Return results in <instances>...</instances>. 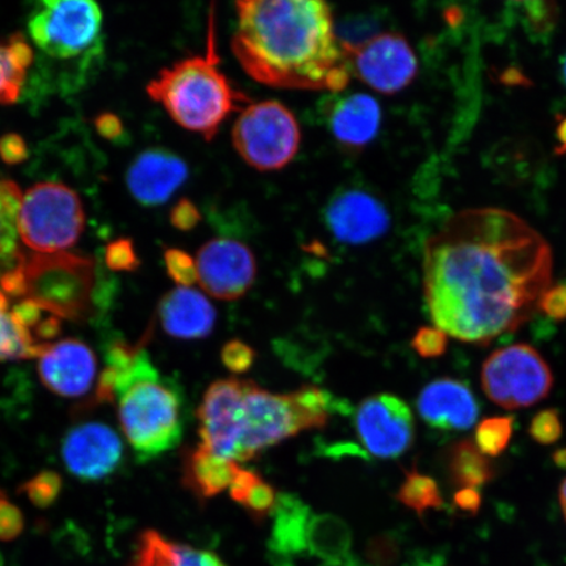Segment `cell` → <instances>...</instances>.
I'll return each instance as SVG.
<instances>
[{"label":"cell","mask_w":566,"mask_h":566,"mask_svg":"<svg viewBox=\"0 0 566 566\" xmlns=\"http://www.w3.org/2000/svg\"><path fill=\"white\" fill-rule=\"evenodd\" d=\"M552 252L511 211L457 212L423 250V294L434 327L486 345L530 321L552 282Z\"/></svg>","instance_id":"6da1fadb"},{"label":"cell","mask_w":566,"mask_h":566,"mask_svg":"<svg viewBox=\"0 0 566 566\" xmlns=\"http://www.w3.org/2000/svg\"><path fill=\"white\" fill-rule=\"evenodd\" d=\"M233 55L252 80L282 90L343 92L350 69L334 11L321 0H242Z\"/></svg>","instance_id":"7a4b0ae2"},{"label":"cell","mask_w":566,"mask_h":566,"mask_svg":"<svg viewBox=\"0 0 566 566\" xmlns=\"http://www.w3.org/2000/svg\"><path fill=\"white\" fill-rule=\"evenodd\" d=\"M337 408L334 396L315 386L273 394L251 380L221 379L198 407V433L216 455L248 462L302 431L327 427Z\"/></svg>","instance_id":"3957f363"},{"label":"cell","mask_w":566,"mask_h":566,"mask_svg":"<svg viewBox=\"0 0 566 566\" xmlns=\"http://www.w3.org/2000/svg\"><path fill=\"white\" fill-rule=\"evenodd\" d=\"M214 32L211 15L207 52L160 70L147 84L148 96L159 103L177 125L200 134L208 142L216 138L219 127L233 112L251 103L219 67Z\"/></svg>","instance_id":"277c9868"},{"label":"cell","mask_w":566,"mask_h":566,"mask_svg":"<svg viewBox=\"0 0 566 566\" xmlns=\"http://www.w3.org/2000/svg\"><path fill=\"white\" fill-rule=\"evenodd\" d=\"M117 401L119 424L139 460L157 458L181 441L179 389L160 377L146 349L133 369L118 379Z\"/></svg>","instance_id":"5b68a950"},{"label":"cell","mask_w":566,"mask_h":566,"mask_svg":"<svg viewBox=\"0 0 566 566\" xmlns=\"http://www.w3.org/2000/svg\"><path fill=\"white\" fill-rule=\"evenodd\" d=\"M28 295L60 318L82 322L95 298V261L70 252L33 253L24 258Z\"/></svg>","instance_id":"8992f818"},{"label":"cell","mask_w":566,"mask_h":566,"mask_svg":"<svg viewBox=\"0 0 566 566\" xmlns=\"http://www.w3.org/2000/svg\"><path fill=\"white\" fill-rule=\"evenodd\" d=\"M86 214L81 197L61 182H40L21 197L18 233L34 253H59L81 239Z\"/></svg>","instance_id":"52a82bcc"},{"label":"cell","mask_w":566,"mask_h":566,"mask_svg":"<svg viewBox=\"0 0 566 566\" xmlns=\"http://www.w3.org/2000/svg\"><path fill=\"white\" fill-rule=\"evenodd\" d=\"M232 145L248 166L261 172L280 171L301 147V126L294 113L277 101L250 103L232 126Z\"/></svg>","instance_id":"ba28073f"},{"label":"cell","mask_w":566,"mask_h":566,"mask_svg":"<svg viewBox=\"0 0 566 566\" xmlns=\"http://www.w3.org/2000/svg\"><path fill=\"white\" fill-rule=\"evenodd\" d=\"M102 27L101 7L88 0L38 3L28 21L35 46L60 61L101 53Z\"/></svg>","instance_id":"9c48e42d"},{"label":"cell","mask_w":566,"mask_h":566,"mask_svg":"<svg viewBox=\"0 0 566 566\" xmlns=\"http://www.w3.org/2000/svg\"><path fill=\"white\" fill-rule=\"evenodd\" d=\"M481 385L495 405L513 410L546 399L554 375L542 354L527 344L495 350L481 370Z\"/></svg>","instance_id":"30bf717a"},{"label":"cell","mask_w":566,"mask_h":566,"mask_svg":"<svg viewBox=\"0 0 566 566\" xmlns=\"http://www.w3.org/2000/svg\"><path fill=\"white\" fill-rule=\"evenodd\" d=\"M344 52L348 56L350 74L379 94H398L419 73L413 49L400 33L374 34Z\"/></svg>","instance_id":"8fae6325"},{"label":"cell","mask_w":566,"mask_h":566,"mask_svg":"<svg viewBox=\"0 0 566 566\" xmlns=\"http://www.w3.org/2000/svg\"><path fill=\"white\" fill-rule=\"evenodd\" d=\"M354 424L358 441L374 458L398 459L412 448V410L398 396L378 394L365 399L356 410Z\"/></svg>","instance_id":"7c38bea8"},{"label":"cell","mask_w":566,"mask_h":566,"mask_svg":"<svg viewBox=\"0 0 566 566\" xmlns=\"http://www.w3.org/2000/svg\"><path fill=\"white\" fill-rule=\"evenodd\" d=\"M198 282L212 298L237 301L253 285L258 261L250 247L230 238H214L196 254Z\"/></svg>","instance_id":"4fadbf2b"},{"label":"cell","mask_w":566,"mask_h":566,"mask_svg":"<svg viewBox=\"0 0 566 566\" xmlns=\"http://www.w3.org/2000/svg\"><path fill=\"white\" fill-rule=\"evenodd\" d=\"M325 228L338 243L363 245L384 237L391 224L386 203L365 187L338 189L325 205Z\"/></svg>","instance_id":"5bb4252c"},{"label":"cell","mask_w":566,"mask_h":566,"mask_svg":"<svg viewBox=\"0 0 566 566\" xmlns=\"http://www.w3.org/2000/svg\"><path fill=\"white\" fill-rule=\"evenodd\" d=\"M122 438L108 424L86 422L67 431L62 442V458L76 479L92 483L115 473L123 462Z\"/></svg>","instance_id":"9a60e30c"},{"label":"cell","mask_w":566,"mask_h":566,"mask_svg":"<svg viewBox=\"0 0 566 566\" xmlns=\"http://www.w3.org/2000/svg\"><path fill=\"white\" fill-rule=\"evenodd\" d=\"M96 357L86 343L66 338L49 346L39 360L42 385L62 398H82L96 377Z\"/></svg>","instance_id":"2e32d148"},{"label":"cell","mask_w":566,"mask_h":566,"mask_svg":"<svg viewBox=\"0 0 566 566\" xmlns=\"http://www.w3.org/2000/svg\"><path fill=\"white\" fill-rule=\"evenodd\" d=\"M186 161L166 148L155 147L140 153L126 174L127 189L144 207H159L188 180Z\"/></svg>","instance_id":"e0dca14e"},{"label":"cell","mask_w":566,"mask_h":566,"mask_svg":"<svg viewBox=\"0 0 566 566\" xmlns=\"http://www.w3.org/2000/svg\"><path fill=\"white\" fill-rule=\"evenodd\" d=\"M325 125L338 146L364 150L377 138L381 125L380 105L367 94H332L324 103Z\"/></svg>","instance_id":"ac0fdd59"},{"label":"cell","mask_w":566,"mask_h":566,"mask_svg":"<svg viewBox=\"0 0 566 566\" xmlns=\"http://www.w3.org/2000/svg\"><path fill=\"white\" fill-rule=\"evenodd\" d=\"M417 409L430 428L446 431L469 430L476 423L479 402L470 387L452 378H441L424 386Z\"/></svg>","instance_id":"d6986e66"},{"label":"cell","mask_w":566,"mask_h":566,"mask_svg":"<svg viewBox=\"0 0 566 566\" xmlns=\"http://www.w3.org/2000/svg\"><path fill=\"white\" fill-rule=\"evenodd\" d=\"M158 315L166 334L180 339L208 337L217 322L214 306L192 287H177L163 296Z\"/></svg>","instance_id":"ffe728a7"},{"label":"cell","mask_w":566,"mask_h":566,"mask_svg":"<svg viewBox=\"0 0 566 566\" xmlns=\"http://www.w3.org/2000/svg\"><path fill=\"white\" fill-rule=\"evenodd\" d=\"M240 467L233 460L214 454L202 444L182 454V485L200 501L216 497L228 490Z\"/></svg>","instance_id":"44dd1931"},{"label":"cell","mask_w":566,"mask_h":566,"mask_svg":"<svg viewBox=\"0 0 566 566\" xmlns=\"http://www.w3.org/2000/svg\"><path fill=\"white\" fill-rule=\"evenodd\" d=\"M129 566H226L209 551L196 549L167 539L157 531L139 536L136 554Z\"/></svg>","instance_id":"7402d4cb"},{"label":"cell","mask_w":566,"mask_h":566,"mask_svg":"<svg viewBox=\"0 0 566 566\" xmlns=\"http://www.w3.org/2000/svg\"><path fill=\"white\" fill-rule=\"evenodd\" d=\"M313 514L296 495L279 494L274 511L271 548L281 556L298 555L307 549V531Z\"/></svg>","instance_id":"603a6c76"},{"label":"cell","mask_w":566,"mask_h":566,"mask_svg":"<svg viewBox=\"0 0 566 566\" xmlns=\"http://www.w3.org/2000/svg\"><path fill=\"white\" fill-rule=\"evenodd\" d=\"M352 533L346 523L332 514L311 516L307 549L329 564H344L350 557Z\"/></svg>","instance_id":"cb8c5ba5"},{"label":"cell","mask_w":566,"mask_h":566,"mask_svg":"<svg viewBox=\"0 0 566 566\" xmlns=\"http://www.w3.org/2000/svg\"><path fill=\"white\" fill-rule=\"evenodd\" d=\"M451 483L459 486L478 490L490 483L494 478V467L490 459L471 441H460L451 446L446 455Z\"/></svg>","instance_id":"d4e9b609"},{"label":"cell","mask_w":566,"mask_h":566,"mask_svg":"<svg viewBox=\"0 0 566 566\" xmlns=\"http://www.w3.org/2000/svg\"><path fill=\"white\" fill-rule=\"evenodd\" d=\"M21 190L17 182L0 180V277L23 263L25 254L18 244V212Z\"/></svg>","instance_id":"484cf974"},{"label":"cell","mask_w":566,"mask_h":566,"mask_svg":"<svg viewBox=\"0 0 566 566\" xmlns=\"http://www.w3.org/2000/svg\"><path fill=\"white\" fill-rule=\"evenodd\" d=\"M51 344L35 342L30 329L12 322L10 314L0 311V363L3 360L40 358Z\"/></svg>","instance_id":"4316f807"},{"label":"cell","mask_w":566,"mask_h":566,"mask_svg":"<svg viewBox=\"0 0 566 566\" xmlns=\"http://www.w3.org/2000/svg\"><path fill=\"white\" fill-rule=\"evenodd\" d=\"M398 500L419 515L438 511L443 506L442 493L436 480L416 470L406 473L405 483L399 488Z\"/></svg>","instance_id":"83f0119b"},{"label":"cell","mask_w":566,"mask_h":566,"mask_svg":"<svg viewBox=\"0 0 566 566\" xmlns=\"http://www.w3.org/2000/svg\"><path fill=\"white\" fill-rule=\"evenodd\" d=\"M513 433V417H491L479 423L475 444L485 457H499L511 443Z\"/></svg>","instance_id":"f1b7e54d"},{"label":"cell","mask_w":566,"mask_h":566,"mask_svg":"<svg viewBox=\"0 0 566 566\" xmlns=\"http://www.w3.org/2000/svg\"><path fill=\"white\" fill-rule=\"evenodd\" d=\"M63 481L59 472L41 471L25 481L19 492L27 495L34 506L46 509L52 506L62 492Z\"/></svg>","instance_id":"f546056e"},{"label":"cell","mask_w":566,"mask_h":566,"mask_svg":"<svg viewBox=\"0 0 566 566\" xmlns=\"http://www.w3.org/2000/svg\"><path fill=\"white\" fill-rule=\"evenodd\" d=\"M27 71L12 61L9 48L0 45V104L18 102Z\"/></svg>","instance_id":"4dcf8cb0"},{"label":"cell","mask_w":566,"mask_h":566,"mask_svg":"<svg viewBox=\"0 0 566 566\" xmlns=\"http://www.w3.org/2000/svg\"><path fill=\"white\" fill-rule=\"evenodd\" d=\"M279 494L274 488L260 478L244 495L239 505L256 522L264 521L277 506Z\"/></svg>","instance_id":"1f68e13d"},{"label":"cell","mask_w":566,"mask_h":566,"mask_svg":"<svg viewBox=\"0 0 566 566\" xmlns=\"http://www.w3.org/2000/svg\"><path fill=\"white\" fill-rule=\"evenodd\" d=\"M169 279L179 287H192L198 282L196 259L179 248H169L165 253Z\"/></svg>","instance_id":"d6a6232c"},{"label":"cell","mask_w":566,"mask_h":566,"mask_svg":"<svg viewBox=\"0 0 566 566\" xmlns=\"http://www.w3.org/2000/svg\"><path fill=\"white\" fill-rule=\"evenodd\" d=\"M142 350H144L142 346L132 345L123 338L112 339V342L105 346V365L116 370L119 378H122L136 365Z\"/></svg>","instance_id":"836d02e7"},{"label":"cell","mask_w":566,"mask_h":566,"mask_svg":"<svg viewBox=\"0 0 566 566\" xmlns=\"http://www.w3.org/2000/svg\"><path fill=\"white\" fill-rule=\"evenodd\" d=\"M105 264L113 272H136L140 260L130 239H117L105 248Z\"/></svg>","instance_id":"e575fe53"},{"label":"cell","mask_w":566,"mask_h":566,"mask_svg":"<svg viewBox=\"0 0 566 566\" xmlns=\"http://www.w3.org/2000/svg\"><path fill=\"white\" fill-rule=\"evenodd\" d=\"M530 434L541 444H552L560 440L563 424L557 410L546 409L537 413L531 421Z\"/></svg>","instance_id":"d590c367"},{"label":"cell","mask_w":566,"mask_h":566,"mask_svg":"<svg viewBox=\"0 0 566 566\" xmlns=\"http://www.w3.org/2000/svg\"><path fill=\"white\" fill-rule=\"evenodd\" d=\"M410 345L422 358H438L448 349V335L437 327H422L416 332Z\"/></svg>","instance_id":"8d00e7d4"},{"label":"cell","mask_w":566,"mask_h":566,"mask_svg":"<svg viewBox=\"0 0 566 566\" xmlns=\"http://www.w3.org/2000/svg\"><path fill=\"white\" fill-rule=\"evenodd\" d=\"M258 354L252 346L240 342V339H231L224 344L221 358L222 363L231 373L243 374L251 369L256 360Z\"/></svg>","instance_id":"74e56055"},{"label":"cell","mask_w":566,"mask_h":566,"mask_svg":"<svg viewBox=\"0 0 566 566\" xmlns=\"http://www.w3.org/2000/svg\"><path fill=\"white\" fill-rule=\"evenodd\" d=\"M24 516L12 504L3 490H0V541L11 542L23 533Z\"/></svg>","instance_id":"f35d334b"},{"label":"cell","mask_w":566,"mask_h":566,"mask_svg":"<svg viewBox=\"0 0 566 566\" xmlns=\"http://www.w3.org/2000/svg\"><path fill=\"white\" fill-rule=\"evenodd\" d=\"M539 308L551 318L555 321H565L566 318V281L551 286L543 294L539 302Z\"/></svg>","instance_id":"ab89813d"},{"label":"cell","mask_w":566,"mask_h":566,"mask_svg":"<svg viewBox=\"0 0 566 566\" xmlns=\"http://www.w3.org/2000/svg\"><path fill=\"white\" fill-rule=\"evenodd\" d=\"M30 157L28 146L23 137L17 133L4 134L0 137V160L6 165H20Z\"/></svg>","instance_id":"60d3db41"},{"label":"cell","mask_w":566,"mask_h":566,"mask_svg":"<svg viewBox=\"0 0 566 566\" xmlns=\"http://www.w3.org/2000/svg\"><path fill=\"white\" fill-rule=\"evenodd\" d=\"M200 221V210L187 198H182V200L177 202L171 212H169V222L179 231L193 230Z\"/></svg>","instance_id":"b9f144b4"},{"label":"cell","mask_w":566,"mask_h":566,"mask_svg":"<svg viewBox=\"0 0 566 566\" xmlns=\"http://www.w3.org/2000/svg\"><path fill=\"white\" fill-rule=\"evenodd\" d=\"M119 375L116 370L106 367L98 377L95 401L97 405H113L117 400V384Z\"/></svg>","instance_id":"7bdbcfd3"},{"label":"cell","mask_w":566,"mask_h":566,"mask_svg":"<svg viewBox=\"0 0 566 566\" xmlns=\"http://www.w3.org/2000/svg\"><path fill=\"white\" fill-rule=\"evenodd\" d=\"M42 310L38 303L31 298L21 301L11 311L12 322L20 327L30 329L34 328L41 322Z\"/></svg>","instance_id":"ee69618b"},{"label":"cell","mask_w":566,"mask_h":566,"mask_svg":"<svg viewBox=\"0 0 566 566\" xmlns=\"http://www.w3.org/2000/svg\"><path fill=\"white\" fill-rule=\"evenodd\" d=\"M23 263L11 269V271L6 272L2 277H0V287H2V292L12 296V298H19V296L28 295V283Z\"/></svg>","instance_id":"f6af8a7d"},{"label":"cell","mask_w":566,"mask_h":566,"mask_svg":"<svg viewBox=\"0 0 566 566\" xmlns=\"http://www.w3.org/2000/svg\"><path fill=\"white\" fill-rule=\"evenodd\" d=\"M95 127L98 134L105 139L117 140L124 137L125 127L117 115L106 112L95 118Z\"/></svg>","instance_id":"bcb514c9"},{"label":"cell","mask_w":566,"mask_h":566,"mask_svg":"<svg viewBox=\"0 0 566 566\" xmlns=\"http://www.w3.org/2000/svg\"><path fill=\"white\" fill-rule=\"evenodd\" d=\"M9 48L11 59L17 63V66L27 71L33 62L32 46L28 44L23 34L15 33L7 44Z\"/></svg>","instance_id":"7dc6e473"},{"label":"cell","mask_w":566,"mask_h":566,"mask_svg":"<svg viewBox=\"0 0 566 566\" xmlns=\"http://www.w3.org/2000/svg\"><path fill=\"white\" fill-rule=\"evenodd\" d=\"M260 478L261 476L256 472L240 469L230 486L231 499L235 501L237 504H240L244 499V495Z\"/></svg>","instance_id":"c3c4849f"},{"label":"cell","mask_w":566,"mask_h":566,"mask_svg":"<svg viewBox=\"0 0 566 566\" xmlns=\"http://www.w3.org/2000/svg\"><path fill=\"white\" fill-rule=\"evenodd\" d=\"M455 505L465 513L475 514L481 506V494L472 488L459 490L455 494Z\"/></svg>","instance_id":"681fc988"},{"label":"cell","mask_w":566,"mask_h":566,"mask_svg":"<svg viewBox=\"0 0 566 566\" xmlns=\"http://www.w3.org/2000/svg\"><path fill=\"white\" fill-rule=\"evenodd\" d=\"M62 331L61 318L54 315L44 318L34 327L35 338L42 339V342H51V339L59 337Z\"/></svg>","instance_id":"f907efd6"},{"label":"cell","mask_w":566,"mask_h":566,"mask_svg":"<svg viewBox=\"0 0 566 566\" xmlns=\"http://www.w3.org/2000/svg\"><path fill=\"white\" fill-rule=\"evenodd\" d=\"M557 137H558V140H560V144H562L560 150H558V153H565L566 154V117L557 126Z\"/></svg>","instance_id":"816d5d0a"},{"label":"cell","mask_w":566,"mask_h":566,"mask_svg":"<svg viewBox=\"0 0 566 566\" xmlns=\"http://www.w3.org/2000/svg\"><path fill=\"white\" fill-rule=\"evenodd\" d=\"M554 462L560 469L566 470V449L557 450L554 454Z\"/></svg>","instance_id":"f5cc1de1"},{"label":"cell","mask_w":566,"mask_h":566,"mask_svg":"<svg viewBox=\"0 0 566 566\" xmlns=\"http://www.w3.org/2000/svg\"><path fill=\"white\" fill-rule=\"evenodd\" d=\"M558 499H560V504L563 511L566 509V479L563 481V484L560 486V493H558Z\"/></svg>","instance_id":"db71d44e"},{"label":"cell","mask_w":566,"mask_h":566,"mask_svg":"<svg viewBox=\"0 0 566 566\" xmlns=\"http://www.w3.org/2000/svg\"><path fill=\"white\" fill-rule=\"evenodd\" d=\"M7 310H9V300H7L6 294L0 290V311L7 313Z\"/></svg>","instance_id":"11a10c76"},{"label":"cell","mask_w":566,"mask_h":566,"mask_svg":"<svg viewBox=\"0 0 566 566\" xmlns=\"http://www.w3.org/2000/svg\"><path fill=\"white\" fill-rule=\"evenodd\" d=\"M564 75H565V82H566V61H565V66H564Z\"/></svg>","instance_id":"9f6ffc18"},{"label":"cell","mask_w":566,"mask_h":566,"mask_svg":"<svg viewBox=\"0 0 566 566\" xmlns=\"http://www.w3.org/2000/svg\"><path fill=\"white\" fill-rule=\"evenodd\" d=\"M563 512H564V515H565V520H566V509H565V511H563Z\"/></svg>","instance_id":"6f0895ef"}]
</instances>
